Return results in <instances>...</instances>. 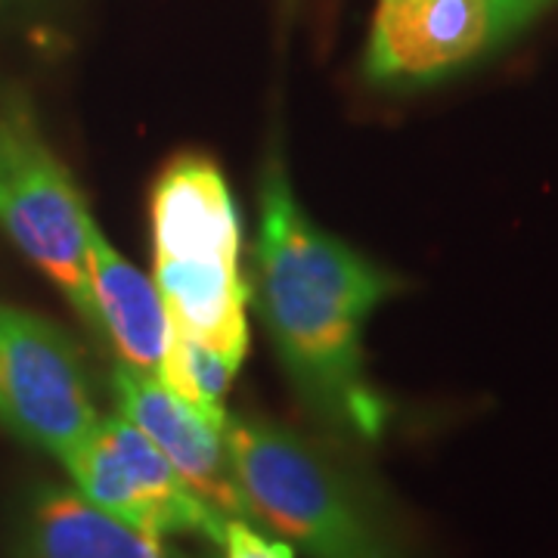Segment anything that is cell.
I'll use <instances>...</instances> for the list:
<instances>
[{
  "mask_svg": "<svg viewBox=\"0 0 558 558\" xmlns=\"http://www.w3.org/2000/svg\"><path fill=\"white\" fill-rule=\"evenodd\" d=\"M395 289L398 277L301 211L282 165L270 161L248 295L299 398L336 438L373 440L385 428L388 410L363 373V329Z\"/></svg>",
  "mask_w": 558,
  "mask_h": 558,
  "instance_id": "1",
  "label": "cell"
},
{
  "mask_svg": "<svg viewBox=\"0 0 558 558\" xmlns=\"http://www.w3.org/2000/svg\"><path fill=\"white\" fill-rule=\"evenodd\" d=\"M25 558H196L97 509L69 487H40L22 521Z\"/></svg>",
  "mask_w": 558,
  "mask_h": 558,
  "instance_id": "9",
  "label": "cell"
},
{
  "mask_svg": "<svg viewBox=\"0 0 558 558\" xmlns=\"http://www.w3.org/2000/svg\"><path fill=\"white\" fill-rule=\"evenodd\" d=\"M218 546L223 558H295L292 543L270 537L260 524L245 519H227Z\"/></svg>",
  "mask_w": 558,
  "mask_h": 558,
  "instance_id": "12",
  "label": "cell"
},
{
  "mask_svg": "<svg viewBox=\"0 0 558 558\" xmlns=\"http://www.w3.org/2000/svg\"><path fill=\"white\" fill-rule=\"evenodd\" d=\"M90 289L97 329L116 344L121 363L156 376L171 336L168 311L156 282L121 258L97 223L90 227Z\"/></svg>",
  "mask_w": 558,
  "mask_h": 558,
  "instance_id": "10",
  "label": "cell"
},
{
  "mask_svg": "<svg viewBox=\"0 0 558 558\" xmlns=\"http://www.w3.org/2000/svg\"><path fill=\"white\" fill-rule=\"evenodd\" d=\"M546 0H490L494 10V44L512 38L537 16Z\"/></svg>",
  "mask_w": 558,
  "mask_h": 558,
  "instance_id": "13",
  "label": "cell"
},
{
  "mask_svg": "<svg viewBox=\"0 0 558 558\" xmlns=\"http://www.w3.org/2000/svg\"><path fill=\"white\" fill-rule=\"evenodd\" d=\"M494 44L490 0H381L366 44L379 84L435 81Z\"/></svg>",
  "mask_w": 558,
  "mask_h": 558,
  "instance_id": "8",
  "label": "cell"
},
{
  "mask_svg": "<svg viewBox=\"0 0 558 558\" xmlns=\"http://www.w3.org/2000/svg\"><path fill=\"white\" fill-rule=\"evenodd\" d=\"M236 369L240 366H233L230 360L215 354L211 348L180 336L178 329H171L156 376L168 391H174L196 413L215 418V422H227L223 398H227V388L236 376Z\"/></svg>",
  "mask_w": 558,
  "mask_h": 558,
  "instance_id": "11",
  "label": "cell"
},
{
  "mask_svg": "<svg viewBox=\"0 0 558 558\" xmlns=\"http://www.w3.org/2000/svg\"><path fill=\"white\" fill-rule=\"evenodd\" d=\"M156 289L171 329L240 366L248 351V286L240 274V211L220 168L174 159L153 190Z\"/></svg>",
  "mask_w": 558,
  "mask_h": 558,
  "instance_id": "3",
  "label": "cell"
},
{
  "mask_svg": "<svg viewBox=\"0 0 558 558\" xmlns=\"http://www.w3.org/2000/svg\"><path fill=\"white\" fill-rule=\"evenodd\" d=\"M223 440L248 519L307 558H413L379 490L326 444L242 413Z\"/></svg>",
  "mask_w": 558,
  "mask_h": 558,
  "instance_id": "2",
  "label": "cell"
},
{
  "mask_svg": "<svg viewBox=\"0 0 558 558\" xmlns=\"http://www.w3.org/2000/svg\"><path fill=\"white\" fill-rule=\"evenodd\" d=\"M62 465L81 497L146 534L220 543L227 515L180 478L159 447L121 413L97 418Z\"/></svg>",
  "mask_w": 558,
  "mask_h": 558,
  "instance_id": "5",
  "label": "cell"
},
{
  "mask_svg": "<svg viewBox=\"0 0 558 558\" xmlns=\"http://www.w3.org/2000/svg\"><path fill=\"white\" fill-rule=\"evenodd\" d=\"M0 227L25 258L60 286L84 323L97 329L90 289L94 218L25 116H0Z\"/></svg>",
  "mask_w": 558,
  "mask_h": 558,
  "instance_id": "4",
  "label": "cell"
},
{
  "mask_svg": "<svg viewBox=\"0 0 558 558\" xmlns=\"http://www.w3.org/2000/svg\"><path fill=\"white\" fill-rule=\"evenodd\" d=\"M112 391L121 416L134 422L153 440L178 475L208 506L227 519H248L240 481L223 440V422L202 416L190 403L168 391L159 376L119 363L112 373Z\"/></svg>",
  "mask_w": 558,
  "mask_h": 558,
  "instance_id": "7",
  "label": "cell"
},
{
  "mask_svg": "<svg viewBox=\"0 0 558 558\" xmlns=\"http://www.w3.org/2000/svg\"><path fill=\"white\" fill-rule=\"evenodd\" d=\"M97 418L75 341L50 319L0 301V422L62 462Z\"/></svg>",
  "mask_w": 558,
  "mask_h": 558,
  "instance_id": "6",
  "label": "cell"
}]
</instances>
